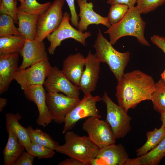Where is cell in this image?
Returning a JSON list of instances; mask_svg holds the SVG:
<instances>
[{
	"label": "cell",
	"instance_id": "obj_42",
	"mask_svg": "<svg viewBox=\"0 0 165 165\" xmlns=\"http://www.w3.org/2000/svg\"><path fill=\"white\" fill-rule=\"evenodd\" d=\"M16 1H19L20 3L23 2H24L25 0H15Z\"/></svg>",
	"mask_w": 165,
	"mask_h": 165
},
{
	"label": "cell",
	"instance_id": "obj_37",
	"mask_svg": "<svg viewBox=\"0 0 165 165\" xmlns=\"http://www.w3.org/2000/svg\"><path fill=\"white\" fill-rule=\"evenodd\" d=\"M137 0H108L107 3L111 5L115 4H124L127 6L129 8L134 6Z\"/></svg>",
	"mask_w": 165,
	"mask_h": 165
},
{
	"label": "cell",
	"instance_id": "obj_35",
	"mask_svg": "<svg viewBox=\"0 0 165 165\" xmlns=\"http://www.w3.org/2000/svg\"><path fill=\"white\" fill-rule=\"evenodd\" d=\"M69 7L71 14V21L72 24L78 28L79 25V18L75 5V0H65Z\"/></svg>",
	"mask_w": 165,
	"mask_h": 165
},
{
	"label": "cell",
	"instance_id": "obj_34",
	"mask_svg": "<svg viewBox=\"0 0 165 165\" xmlns=\"http://www.w3.org/2000/svg\"><path fill=\"white\" fill-rule=\"evenodd\" d=\"M35 157L27 151H24L13 165H32Z\"/></svg>",
	"mask_w": 165,
	"mask_h": 165
},
{
	"label": "cell",
	"instance_id": "obj_15",
	"mask_svg": "<svg viewBox=\"0 0 165 165\" xmlns=\"http://www.w3.org/2000/svg\"><path fill=\"white\" fill-rule=\"evenodd\" d=\"M100 63L90 50L85 57V68L78 86L84 94H91L95 90L99 77Z\"/></svg>",
	"mask_w": 165,
	"mask_h": 165
},
{
	"label": "cell",
	"instance_id": "obj_7",
	"mask_svg": "<svg viewBox=\"0 0 165 165\" xmlns=\"http://www.w3.org/2000/svg\"><path fill=\"white\" fill-rule=\"evenodd\" d=\"M70 14L64 12L59 27L47 36L46 38L50 42L48 49L49 54H53L57 47L61 45L63 41L67 38H73L83 46H86V39L91 36V33L90 31L83 33L74 28L70 23Z\"/></svg>",
	"mask_w": 165,
	"mask_h": 165
},
{
	"label": "cell",
	"instance_id": "obj_33",
	"mask_svg": "<svg viewBox=\"0 0 165 165\" xmlns=\"http://www.w3.org/2000/svg\"><path fill=\"white\" fill-rule=\"evenodd\" d=\"M17 1L15 0H0V12L11 16L14 23H18L16 13L18 11Z\"/></svg>",
	"mask_w": 165,
	"mask_h": 165
},
{
	"label": "cell",
	"instance_id": "obj_22",
	"mask_svg": "<svg viewBox=\"0 0 165 165\" xmlns=\"http://www.w3.org/2000/svg\"><path fill=\"white\" fill-rule=\"evenodd\" d=\"M165 157V138L153 149L145 154L129 158L127 165H157Z\"/></svg>",
	"mask_w": 165,
	"mask_h": 165
},
{
	"label": "cell",
	"instance_id": "obj_25",
	"mask_svg": "<svg viewBox=\"0 0 165 165\" xmlns=\"http://www.w3.org/2000/svg\"><path fill=\"white\" fill-rule=\"evenodd\" d=\"M146 136L147 139L145 143L136 150L137 157L153 149L165 138V127L162 124L159 129L155 128L152 131H147Z\"/></svg>",
	"mask_w": 165,
	"mask_h": 165
},
{
	"label": "cell",
	"instance_id": "obj_14",
	"mask_svg": "<svg viewBox=\"0 0 165 165\" xmlns=\"http://www.w3.org/2000/svg\"><path fill=\"white\" fill-rule=\"evenodd\" d=\"M23 90L26 98L37 106L39 113L37 124L43 127L47 126L52 119L46 103V93L43 85L32 86Z\"/></svg>",
	"mask_w": 165,
	"mask_h": 165
},
{
	"label": "cell",
	"instance_id": "obj_17",
	"mask_svg": "<svg viewBox=\"0 0 165 165\" xmlns=\"http://www.w3.org/2000/svg\"><path fill=\"white\" fill-rule=\"evenodd\" d=\"M77 2L79 8L78 16L80 18L78 30L83 32L91 24H101L108 28L111 26L107 17L102 16L94 11L92 2H88L87 0H77Z\"/></svg>",
	"mask_w": 165,
	"mask_h": 165
},
{
	"label": "cell",
	"instance_id": "obj_32",
	"mask_svg": "<svg viewBox=\"0 0 165 165\" xmlns=\"http://www.w3.org/2000/svg\"><path fill=\"white\" fill-rule=\"evenodd\" d=\"M165 0H137L136 6L140 13L147 14L162 5Z\"/></svg>",
	"mask_w": 165,
	"mask_h": 165
},
{
	"label": "cell",
	"instance_id": "obj_39",
	"mask_svg": "<svg viewBox=\"0 0 165 165\" xmlns=\"http://www.w3.org/2000/svg\"><path fill=\"white\" fill-rule=\"evenodd\" d=\"M7 100L4 98H0V111L2 112L3 108L6 106L7 103Z\"/></svg>",
	"mask_w": 165,
	"mask_h": 165
},
{
	"label": "cell",
	"instance_id": "obj_21",
	"mask_svg": "<svg viewBox=\"0 0 165 165\" xmlns=\"http://www.w3.org/2000/svg\"><path fill=\"white\" fill-rule=\"evenodd\" d=\"M8 141L3 151L4 165H13L24 151V146L9 128H6Z\"/></svg>",
	"mask_w": 165,
	"mask_h": 165
},
{
	"label": "cell",
	"instance_id": "obj_2",
	"mask_svg": "<svg viewBox=\"0 0 165 165\" xmlns=\"http://www.w3.org/2000/svg\"><path fill=\"white\" fill-rule=\"evenodd\" d=\"M141 15L136 6L129 8L121 20L111 26L104 32L108 35L110 43L114 45L121 38L130 36L136 37L138 42L142 45L150 46L145 37L146 23Z\"/></svg>",
	"mask_w": 165,
	"mask_h": 165
},
{
	"label": "cell",
	"instance_id": "obj_28",
	"mask_svg": "<svg viewBox=\"0 0 165 165\" xmlns=\"http://www.w3.org/2000/svg\"><path fill=\"white\" fill-rule=\"evenodd\" d=\"M154 110L161 113L165 110V83L162 79L155 84V90L151 100Z\"/></svg>",
	"mask_w": 165,
	"mask_h": 165
},
{
	"label": "cell",
	"instance_id": "obj_38",
	"mask_svg": "<svg viewBox=\"0 0 165 165\" xmlns=\"http://www.w3.org/2000/svg\"><path fill=\"white\" fill-rule=\"evenodd\" d=\"M59 165H86L83 163L75 158L69 157L59 163Z\"/></svg>",
	"mask_w": 165,
	"mask_h": 165
},
{
	"label": "cell",
	"instance_id": "obj_24",
	"mask_svg": "<svg viewBox=\"0 0 165 165\" xmlns=\"http://www.w3.org/2000/svg\"><path fill=\"white\" fill-rule=\"evenodd\" d=\"M25 40L22 35H9L0 37V55L19 53Z\"/></svg>",
	"mask_w": 165,
	"mask_h": 165
},
{
	"label": "cell",
	"instance_id": "obj_31",
	"mask_svg": "<svg viewBox=\"0 0 165 165\" xmlns=\"http://www.w3.org/2000/svg\"><path fill=\"white\" fill-rule=\"evenodd\" d=\"M129 9L124 4H115L111 5L107 16L111 25H114L121 20Z\"/></svg>",
	"mask_w": 165,
	"mask_h": 165
},
{
	"label": "cell",
	"instance_id": "obj_8",
	"mask_svg": "<svg viewBox=\"0 0 165 165\" xmlns=\"http://www.w3.org/2000/svg\"><path fill=\"white\" fill-rule=\"evenodd\" d=\"M65 0H54L48 9L38 16L36 40L42 41L60 25L63 17L62 8Z\"/></svg>",
	"mask_w": 165,
	"mask_h": 165
},
{
	"label": "cell",
	"instance_id": "obj_11",
	"mask_svg": "<svg viewBox=\"0 0 165 165\" xmlns=\"http://www.w3.org/2000/svg\"><path fill=\"white\" fill-rule=\"evenodd\" d=\"M80 100L59 93L48 92L46 101L52 120L58 123H64L67 114Z\"/></svg>",
	"mask_w": 165,
	"mask_h": 165
},
{
	"label": "cell",
	"instance_id": "obj_13",
	"mask_svg": "<svg viewBox=\"0 0 165 165\" xmlns=\"http://www.w3.org/2000/svg\"><path fill=\"white\" fill-rule=\"evenodd\" d=\"M129 158L123 146L115 143L99 148L90 165H126Z\"/></svg>",
	"mask_w": 165,
	"mask_h": 165
},
{
	"label": "cell",
	"instance_id": "obj_40",
	"mask_svg": "<svg viewBox=\"0 0 165 165\" xmlns=\"http://www.w3.org/2000/svg\"><path fill=\"white\" fill-rule=\"evenodd\" d=\"M160 119L162 123V125L165 127V110L160 113Z\"/></svg>",
	"mask_w": 165,
	"mask_h": 165
},
{
	"label": "cell",
	"instance_id": "obj_27",
	"mask_svg": "<svg viewBox=\"0 0 165 165\" xmlns=\"http://www.w3.org/2000/svg\"><path fill=\"white\" fill-rule=\"evenodd\" d=\"M51 4L50 2L41 4L36 0H25L20 3L18 7V9L21 11L38 16L44 13Z\"/></svg>",
	"mask_w": 165,
	"mask_h": 165
},
{
	"label": "cell",
	"instance_id": "obj_5",
	"mask_svg": "<svg viewBox=\"0 0 165 165\" xmlns=\"http://www.w3.org/2000/svg\"><path fill=\"white\" fill-rule=\"evenodd\" d=\"M102 100L99 95L91 94H84L83 98L77 103L66 116L62 133L64 134L72 130L76 123L82 119L90 117L101 118L96 104Z\"/></svg>",
	"mask_w": 165,
	"mask_h": 165
},
{
	"label": "cell",
	"instance_id": "obj_6",
	"mask_svg": "<svg viewBox=\"0 0 165 165\" xmlns=\"http://www.w3.org/2000/svg\"><path fill=\"white\" fill-rule=\"evenodd\" d=\"M101 98L106 107L105 120L110 126L116 139L124 138L131 130V117L127 112L113 102L106 92Z\"/></svg>",
	"mask_w": 165,
	"mask_h": 165
},
{
	"label": "cell",
	"instance_id": "obj_36",
	"mask_svg": "<svg viewBox=\"0 0 165 165\" xmlns=\"http://www.w3.org/2000/svg\"><path fill=\"white\" fill-rule=\"evenodd\" d=\"M150 39L152 43L160 49L165 54V38L154 35Z\"/></svg>",
	"mask_w": 165,
	"mask_h": 165
},
{
	"label": "cell",
	"instance_id": "obj_12",
	"mask_svg": "<svg viewBox=\"0 0 165 165\" xmlns=\"http://www.w3.org/2000/svg\"><path fill=\"white\" fill-rule=\"evenodd\" d=\"M43 85L48 92H61L70 97L79 98V86L72 83L56 66L52 67Z\"/></svg>",
	"mask_w": 165,
	"mask_h": 165
},
{
	"label": "cell",
	"instance_id": "obj_16",
	"mask_svg": "<svg viewBox=\"0 0 165 165\" xmlns=\"http://www.w3.org/2000/svg\"><path fill=\"white\" fill-rule=\"evenodd\" d=\"M23 58L19 70L25 69L31 65L48 59L45 44L43 41L26 39L22 49L19 53Z\"/></svg>",
	"mask_w": 165,
	"mask_h": 165
},
{
	"label": "cell",
	"instance_id": "obj_26",
	"mask_svg": "<svg viewBox=\"0 0 165 165\" xmlns=\"http://www.w3.org/2000/svg\"><path fill=\"white\" fill-rule=\"evenodd\" d=\"M26 129L31 142L41 144L54 150L59 145L49 134L40 129H34L31 126Z\"/></svg>",
	"mask_w": 165,
	"mask_h": 165
},
{
	"label": "cell",
	"instance_id": "obj_20",
	"mask_svg": "<svg viewBox=\"0 0 165 165\" xmlns=\"http://www.w3.org/2000/svg\"><path fill=\"white\" fill-rule=\"evenodd\" d=\"M18 29L26 39L34 40L37 35V23L38 16L31 14L18 10Z\"/></svg>",
	"mask_w": 165,
	"mask_h": 165
},
{
	"label": "cell",
	"instance_id": "obj_23",
	"mask_svg": "<svg viewBox=\"0 0 165 165\" xmlns=\"http://www.w3.org/2000/svg\"><path fill=\"white\" fill-rule=\"evenodd\" d=\"M21 116L16 114L8 113L6 116V128L10 129L17 137L25 148L28 147L31 141L26 128L22 126L19 121L21 119Z\"/></svg>",
	"mask_w": 165,
	"mask_h": 165
},
{
	"label": "cell",
	"instance_id": "obj_30",
	"mask_svg": "<svg viewBox=\"0 0 165 165\" xmlns=\"http://www.w3.org/2000/svg\"><path fill=\"white\" fill-rule=\"evenodd\" d=\"M25 149L26 151L38 159L51 158L55 154L54 150L41 144L31 142Z\"/></svg>",
	"mask_w": 165,
	"mask_h": 165
},
{
	"label": "cell",
	"instance_id": "obj_9",
	"mask_svg": "<svg viewBox=\"0 0 165 165\" xmlns=\"http://www.w3.org/2000/svg\"><path fill=\"white\" fill-rule=\"evenodd\" d=\"M100 119L88 118L82 126L90 140L99 148L115 144L116 139L109 124Z\"/></svg>",
	"mask_w": 165,
	"mask_h": 165
},
{
	"label": "cell",
	"instance_id": "obj_10",
	"mask_svg": "<svg viewBox=\"0 0 165 165\" xmlns=\"http://www.w3.org/2000/svg\"><path fill=\"white\" fill-rule=\"evenodd\" d=\"M48 59L31 65L25 69L19 70L14 80L24 90L34 85H43L52 68Z\"/></svg>",
	"mask_w": 165,
	"mask_h": 165
},
{
	"label": "cell",
	"instance_id": "obj_41",
	"mask_svg": "<svg viewBox=\"0 0 165 165\" xmlns=\"http://www.w3.org/2000/svg\"><path fill=\"white\" fill-rule=\"evenodd\" d=\"M161 79L164 81L165 83V69L163 72L161 74Z\"/></svg>",
	"mask_w": 165,
	"mask_h": 165
},
{
	"label": "cell",
	"instance_id": "obj_3",
	"mask_svg": "<svg viewBox=\"0 0 165 165\" xmlns=\"http://www.w3.org/2000/svg\"><path fill=\"white\" fill-rule=\"evenodd\" d=\"M93 46L96 50L95 56L101 63H106L118 81L124 73V69L129 61V51L122 53L115 50L112 45L104 37L100 29Z\"/></svg>",
	"mask_w": 165,
	"mask_h": 165
},
{
	"label": "cell",
	"instance_id": "obj_1",
	"mask_svg": "<svg viewBox=\"0 0 165 165\" xmlns=\"http://www.w3.org/2000/svg\"><path fill=\"white\" fill-rule=\"evenodd\" d=\"M155 84L151 76L139 70L124 73L116 87L118 105L127 112L142 101L151 100Z\"/></svg>",
	"mask_w": 165,
	"mask_h": 165
},
{
	"label": "cell",
	"instance_id": "obj_19",
	"mask_svg": "<svg viewBox=\"0 0 165 165\" xmlns=\"http://www.w3.org/2000/svg\"><path fill=\"white\" fill-rule=\"evenodd\" d=\"M85 62V58L80 53L71 54L64 61L61 70L72 83L78 86Z\"/></svg>",
	"mask_w": 165,
	"mask_h": 165
},
{
	"label": "cell",
	"instance_id": "obj_4",
	"mask_svg": "<svg viewBox=\"0 0 165 165\" xmlns=\"http://www.w3.org/2000/svg\"><path fill=\"white\" fill-rule=\"evenodd\" d=\"M64 134L65 143L59 145L55 151L76 159L86 165H90L91 161L96 156L99 148L88 136H80L70 130Z\"/></svg>",
	"mask_w": 165,
	"mask_h": 165
},
{
	"label": "cell",
	"instance_id": "obj_18",
	"mask_svg": "<svg viewBox=\"0 0 165 165\" xmlns=\"http://www.w3.org/2000/svg\"><path fill=\"white\" fill-rule=\"evenodd\" d=\"M19 53L0 55V94L8 89L16 73L19 70Z\"/></svg>",
	"mask_w": 165,
	"mask_h": 165
},
{
	"label": "cell",
	"instance_id": "obj_29",
	"mask_svg": "<svg viewBox=\"0 0 165 165\" xmlns=\"http://www.w3.org/2000/svg\"><path fill=\"white\" fill-rule=\"evenodd\" d=\"M13 18L10 16L1 14L0 16V37L9 35H21L14 25Z\"/></svg>",
	"mask_w": 165,
	"mask_h": 165
}]
</instances>
